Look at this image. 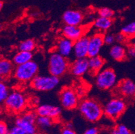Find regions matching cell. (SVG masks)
Listing matches in <instances>:
<instances>
[{"instance_id":"cell-5","label":"cell","mask_w":135,"mask_h":134,"mask_svg":"<svg viewBox=\"0 0 135 134\" xmlns=\"http://www.w3.org/2000/svg\"><path fill=\"white\" fill-rule=\"evenodd\" d=\"M95 83L100 90H112L118 84L117 75L112 68H103L95 76Z\"/></svg>"},{"instance_id":"cell-9","label":"cell","mask_w":135,"mask_h":134,"mask_svg":"<svg viewBox=\"0 0 135 134\" xmlns=\"http://www.w3.org/2000/svg\"><path fill=\"white\" fill-rule=\"evenodd\" d=\"M104 44V34L102 33L96 32L89 36L88 58L99 55V52Z\"/></svg>"},{"instance_id":"cell-12","label":"cell","mask_w":135,"mask_h":134,"mask_svg":"<svg viewBox=\"0 0 135 134\" xmlns=\"http://www.w3.org/2000/svg\"><path fill=\"white\" fill-rule=\"evenodd\" d=\"M89 71L88 58H76L70 64L69 72L75 77H80Z\"/></svg>"},{"instance_id":"cell-8","label":"cell","mask_w":135,"mask_h":134,"mask_svg":"<svg viewBox=\"0 0 135 134\" xmlns=\"http://www.w3.org/2000/svg\"><path fill=\"white\" fill-rule=\"evenodd\" d=\"M59 101L61 107L66 110H73L78 107L79 96L77 92L71 87H65L60 91Z\"/></svg>"},{"instance_id":"cell-37","label":"cell","mask_w":135,"mask_h":134,"mask_svg":"<svg viewBox=\"0 0 135 134\" xmlns=\"http://www.w3.org/2000/svg\"><path fill=\"white\" fill-rule=\"evenodd\" d=\"M131 46H132V47H133V48L134 49V50H135V41L134 42H132V44H131Z\"/></svg>"},{"instance_id":"cell-3","label":"cell","mask_w":135,"mask_h":134,"mask_svg":"<svg viewBox=\"0 0 135 134\" xmlns=\"http://www.w3.org/2000/svg\"><path fill=\"white\" fill-rule=\"evenodd\" d=\"M38 64L32 60L27 63L16 66L13 77L18 83H30L38 75Z\"/></svg>"},{"instance_id":"cell-16","label":"cell","mask_w":135,"mask_h":134,"mask_svg":"<svg viewBox=\"0 0 135 134\" xmlns=\"http://www.w3.org/2000/svg\"><path fill=\"white\" fill-rule=\"evenodd\" d=\"M73 44L74 42L62 36L56 42L55 51L64 57L68 58L73 54Z\"/></svg>"},{"instance_id":"cell-33","label":"cell","mask_w":135,"mask_h":134,"mask_svg":"<svg viewBox=\"0 0 135 134\" xmlns=\"http://www.w3.org/2000/svg\"><path fill=\"white\" fill-rule=\"evenodd\" d=\"M126 39H127V38L122 32L119 33V34L116 35V42H117L118 44H122V43H124L126 41Z\"/></svg>"},{"instance_id":"cell-32","label":"cell","mask_w":135,"mask_h":134,"mask_svg":"<svg viewBox=\"0 0 135 134\" xmlns=\"http://www.w3.org/2000/svg\"><path fill=\"white\" fill-rule=\"evenodd\" d=\"M117 127L118 129L120 134H132L129 129L123 124H119L117 125Z\"/></svg>"},{"instance_id":"cell-4","label":"cell","mask_w":135,"mask_h":134,"mask_svg":"<svg viewBox=\"0 0 135 134\" xmlns=\"http://www.w3.org/2000/svg\"><path fill=\"white\" fill-rule=\"evenodd\" d=\"M71 63L67 58L64 57L57 52H52L48 60V71L51 75L56 77H62L69 71Z\"/></svg>"},{"instance_id":"cell-7","label":"cell","mask_w":135,"mask_h":134,"mask_svg":"<svg viewBox=\"0 0 135 134\" xmlns=\"http://www.w3.org/2000/svg\"><path fill=\"white\" fill-rule=\"evenodd\" d=\"M60 78L51 75H38L30 83L33 90L40 92L51 91L59 85Z\"/></svg>"},{"instance_id":"cell-6","label":"cell","mask_w":135,"mask_h":134,"mask_svg":"<svg viewBox=\"0 0 135 134\" xmlns=\"http://www.w3.org/2000/svg\"><path fill=\"white\" fill-rule=\"evenodd\" d=\"M126 103L123 97L115 96L109 99L104 106V115L112 120H116L124 113Z\"/></svg>"},{"instance_id":"cell-2","label":"cell","mask_w":135,"mask_h":134,"mask_svg":"<svg viewBox=\"0 0 135 134\" xmlns=\"http://www.w3.org/2000/svg\"><path fill=\"white\" fill-rule=\"evenodd\" d=\"M3 104L4 109L8 113L13 115H20L26 110L28 99L22 91L15 89L11 91Z\"/></svg>"},{"instance_id":"cell-34","label":"cell","mask_w":135,"mask_h":134,"mask_svg":"<svg viewBox=\"0 0 135 134\" xmlns=\"http://www.w3.org/2000/svg\"><path fill=\"white\" fill-rule=\"evenodd\" d=\"M99 129L95 127H91L87 129L84 131L83 134H99Z\"/></svg>"},{"instance_id":"cell-14","label":"cell","mask_w":135,"mask_h":134,"mask_svg":"<svg viewBox=\"0 0 135 134\" xmlns=\"http://www.w3.org/2000/svg\"><path fill=\"white\" fill-rule=\"evenodd\" d=\"M89 37L83 36L74 42L73 44V56L76 58H88Z\"/></svg>"},{"instance_id":"cell-36","label":"cell","mask_w":135,"mask_h":134,"mask_svg":"<svg viewBox=\"0 0 135 134\" xmlns=\"http://www.w3.org/2000/svg\"><path fill=\"white\" fill-rule=\"evenodd\" d=\"M110 134H120V132H119L117 126H116V127H114V128H112V130L110 131Z\"/></svg>"},{"instance_id":"cell-30","label":"cell","mask_w":135,"mask_h":134,"mask_svg":"<svg viewBox=\"0 0 135 134\" xmlns=\"http://www.w3.org/2000/svg\"><path fill=\"white\" fill-rule=\"evenodd\" d=\"M10 127L4 121H2L0 123V134H9Z\"/></svg>"},{"instance_id":"cell-26","label":"cell","mask_w":135,"mask_h":134,"mask_svg":"<svg viewBox=\"0 0 135 134\" xmlns=\"http://www.w3.org/2000/svg\"><path fill=\"white\" fill-rule=\"evenodd\" d=\"M9 87L5 81H1L0 83V101L3 103L10 93Z\"/></svg>"},{"instance_id":"cell-31","label":"cell","mask_w":135,"mask_h":134,"mask_svg":"<svg viewBox=\"0 0 135 134\" xmlns=\"http://www.w3.org/2000/svg\"><path fill=\"white\" fill-rule=\"evenodd\" d=\"M61 134H77L71 126H64L61 130Z\"/></svg>"},{"instance_id":"cell-18","label":"cell","mask_w":135,"mask_h":134,"mask_svg":"<svg viewBox=\"0 0 135 134\" xmlns=\"http://www.w3.org/2000/svg\"><path fill=\"white\" fill-rule=\"evenodd\" d=\"M14 64L12 61L8 58H2L0 61V77L2 80L8 79L13 76L14 71Z\"/></svg>"},{"instance_id":"cell-13","label":"cell","mask_w":135,"mask_h":134,"mask_svg":"<svg viewBox=\"0 0 135 134\" xmlns=\"http://www.w3.org/2000/svg\"><path fill=\"white\" fill-rule=\"evenodd\" d=\"M62 21L65 25L81 26L84 20V15L77 9H68L62 14Z\"/></svg>"},{"instance_id":"cell-15","label":"cell","mask_w":135,"mask_h":134,"mask_svg":"<svg viewBox=\"0 0 135 134\" xmlns=\"http://www.w3.org/2000/svg\"><path fill=\"white\" fill-rule=\"evenodd\" d=\"M62 37L75 42L85 36V29L81 26L65 25L61 29Z\"/></svg>"},{"instance_id":"cell-1","label":"cell","mask_w":135,"mask_h":134,"mask_svg":"<svg viewBox=\"0 0 135 134\" xmlns=\"http://www.w3.org/2000/svg\"><path fill=\"white\" fill-rule=\"evenodd\" d=\"M77 109L85 120L90 123L98 122L104 115V107L98 100L92 98L82 99Z\"/></svg>"},{"instance_id":"cell-27","label":"cell","mask_w":135,"mask_h":134,"mask_svg":"<svg viewBox=\"0 0 135 134\" xmlns=\"http://www.w3.org/2000/svg\"><path fill=\"white\" fill-rule=\"evenodd\" d=\"M114 12L109 7H103L99 8L98 10V16L102 17V18L112 19L114 16Z\"/></svg>"},{"instance_id":"cell-35","label":"cell","mask_w":135,"mask_h":134,"mask_svg":"<svg viewBox=\"0 0 135 134\" xmlns=\"http://www.w3.org/2000/svg\"><path fill=\"white\" fill-rule=\"evenodd\" d=\"M127 52V56L130 57H134L135 56V50L132 46H129L126 48Z\"/></svg>"},{"instance_id":"cell-38","label":"cell","mask_w":135,"mask_h":134,"mask_svg":"<svg viewBox=\"0 0 135 134\" xmlns=\"http://www.w3.org/2000/svg\"><path fill=\"white\" fill-rule=\"evenodd\" d=\"M2 7H3V2L1 1V2H0V9H2Z\"/></svg>"},{"instance_id":"cell-24","label":"cell","mask_w":135,"mask_h":134,"mask_svg":"<svg viewBox=\"0 0 135 134\" xmlns=\"http://www.w3.org/2000/svg\"><path fill=\"white\" fill-rule=\"evenodd\" d=\"M36 47V42L33 39H26L20 42L18 46V50L32 52Z\"/></svg>"},{"instance_id":"cell-28","label":"cell","mask_w":135,"mask_h":134,"mask_svg":"<svg viewBox=\"0 0 135 134\" xmlns=\"http://www.w3.org/2000/svg\"><path fill=\"white\" fill-rule=\"evenodd\" d=\"M104 44L108 46L114 45V42H116V36L112 34H104Z\"/></svg>"},{"instance_id":"cell-25","label":"cell","mask_w":135,"mask_h":134,"mask_svg":"<svg viewBox=\"0 0 135 134\" xmlns=\"http://www.w3.org/2000/svg\"><path fill=\"white\" fill-rule=\"evenodd\" d=\"M121 32L124 34L127 38H132L135 37V21L124 26L121 29Z\"/></svg>"},{"instance_id":"cell-10","label":"cell","mask_w":135,"mask_h":134,"mask_svg":"<svg viewBox=\"0 0 135 134\" xmlns=\"http://www.w3.org/2000/svg\"><path fill=\"white\" fill-rule=\"evenodd\" d=\"M38 116H45L50 117L56 121L61 117V108L51 104H42L38 105L35 110Z\"/></svg>"},{"instance_id":"cell-20","label":"cell","mask_w":135,"mask_h":134,"mask_svg":"<svg viewBox=\"0 0 135 134\" xmlns=\"http://www.w3.org/2000/svg\"><path fill=\"white\" fill-rule=\"evenodd\" d=\"M89 61V68L90 73L94 75H96L97 74L103 69L105 61L103 57L101 56H94V57L88 58Z\"/></svg>"},{"instance_id":"cell-29","label":"cell","mask_w":135,"mask_h":134,"mask_svg":"<svg viewBox=\"0 0 135 134\" xmlns=\"http://www.w3.org/2000/svg\"><path fill=\"white\" fill-rule=\"evenodd\" d=\"M9 134H28V133L22 128L19 127L16 125H13V126L10 127L9 130Z\"/></svg>"},{"instance_id":"cell-22","label":"cell","mask_w":135,"mask_h":134,"mask_svg":"<svg viewBox=\"0 0 135 134\" xmlns=\"http://www.w3.org/2000/svg\"><path fill=\"white\" fill-rule=\"evenodd\" d=\"M33 53L30 52L18 50L12 58V62L16 66L23 64L32 61Z\"/></svg>"},{"instance_id":"cell-23","label":"cell","mask_w":135,"mask_h":134,"mask_svg":"<svg viewBox=\"0 0 135 134\" xmlns=\"http://www.w3.org/2000/svg\"><path fill=\"white\" fill-rule=\"evenodd\" d=\"M55 122V120L48 117L38 116L36 124L38 130L46 131L52 127Z\"/></svg>"},{"instance_id":"cell-19","label":"cell","mask_w":135,"mask_h":134,"mask_svg":"<svg viewBox=\"0 0 135 134\" xmlns=\"http://www.w3.org/2000/svg\"><path fill=\"white\" fill-rule=\"evenodd\" d=\"M109 54L113 60L118 62L124 61L128 56L126 48L121 44L112 45L109 51Z\"/></svg>"},{"instance_id":"cell-17","label":"cell","mask_w":135,"mask_h":134,"mask_svg":"<svg viewBox=\"0 0 135 134\" xmlns=\"http://www.w3.org/2000/svg\"><path fill=\"white\" fill-rule=\"evenodd\" d=\"M14 125L26 131L28 134H38V128L35 123L28 121L21 115H18L14 121Z\"/></svg>"},{"instance_id":"cell-11","label":"cell","mask_w":135,"mask_h":134,"mask_svg":"<svg viewBox=\"0 0 135 134\" xmlns=\"http://www.w3.org/2000/svg\"><path fill=\"white\" fill-rule=\"evenodd\" d=\"M115 88L118 96L121 97L132 98L135 96V83L128 78L121 80Z\"/></svg>"},{"instance_id":"cell-21","label":"cell","mask_w":135,"mask_h":134,"mask_svg":"<svg viewBox=\"0 0 135 134\" xmlns=\"http://www.w3.org/2000/svg\"><path fill=\"white\" fill-rule=\"evenodd\" d=\"M113 24L112 19L98 16L93 22V26L96 29L97 32L104 33L110 29Z\"/></svg>"}]
</instances>
